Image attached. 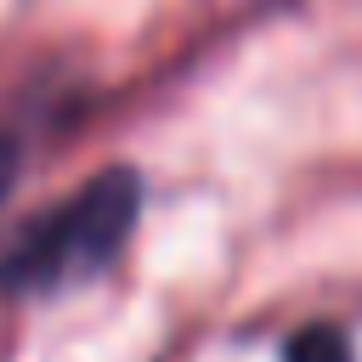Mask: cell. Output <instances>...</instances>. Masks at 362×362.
Here are the masks:
<instances>
[{
	"instance_id": "cell-1",
	"label": "cell",
	"mask_w": 362,
	"mask_h": 362,
	"mask_svg": "<svg viewBox=\"0 0 362 362\" xmlns=\"http://www.w3.org/2000/svg\"><path fill=\"white\" fill-rule=\"evenodd\" d=\"M136 215H141V181H136V170H102L85 192H74L62 209H51L0 260V288L40 294V288H62V283L96 277L124 249Z\"/></svg>"
},
{
	"instance_id": "cell-2",
	"label": "cell",
	"mask_w": 362,
	"mask_h": 362,
	"mask_svg": "<svg viewBox=\"0 0 362 362\" xmlns=\"http://www.w3.org/2000/svg\"><path fill=\"white\" fill-rule=\"evenodd\" d=\"M283 362H356V351L334 322H311L283 345Z\"/></svg>"
},
{
	"instance_id": "cell-3",
	"label": "cell",
	"mask_w": 362,
	"mask_h": 362,
	"mask_svg": "<svg viewBox=\"0 0 362 362\" xmlns=\"http://www.w3.org/2000/svg\"><path fill=\"white\" fill-rule=\"evenodd\" d=\"M11 181H17V141L0 136V198L11 192Z\"/></svg>"
}]
</instances>
